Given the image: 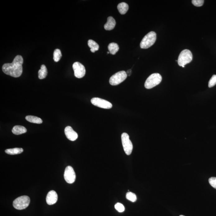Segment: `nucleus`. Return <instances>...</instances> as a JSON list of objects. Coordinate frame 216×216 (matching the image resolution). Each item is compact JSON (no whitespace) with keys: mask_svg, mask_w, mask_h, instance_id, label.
<instances>
[{"mask_svg":"<svg viewBox=\"0 0 216 216\" xmlns=\"http://www.w3.org/2000/svg\"><path fill=\"white\" fill-rule=\"evenodd\" d=\"M23 59L21 55L16 56L11 63H5L2 67V70L6 75L14 77H19L23 72Z\"/></svg>","mask_w":216,"mask_h":216,"instance_id":"obj_1","label":"nucleus"},{"mask_svg":"<svg viewBox=\"0 0 216 216\" xmlns=\"http://www.w3.org/2000/svg\"><path fill=\"white\" fill-rule=\"evenodd\" d=\"M157 39L155 32L151 31L145 36L140 43V47L143 49H147L154 44Z\"/></svg>","mask_w":216,"mask_h":216,"instance_id":"obj_2","label":"nucleus"},{"mask_svg":"<svg viewBox=\"0 0 216 216\" xmlns=\"http://www.w3.org/2000/svg\"><path fill=\"white\" fill-rule=\"evenodd\" d=\"M162 78L159 73H153L150 75L146 80L145 83V86L146 89L153 88L157 85L159 84L162 81Z\"/></svg>","mask_w":216,"mask_h":216,"instance_id":"obj_3","label":"nucleus"},{"mask_svg":"<svg viewBox=\"0 0 216 216\" xmlns=\"http://www.w3.org/2000/svg\"><path fill=\"white\" fill-rule=\"evenodd\" d=\"M193 59V55L190 50L185 49L182 51L179 55L177 60L179 66H185L190 63Z\"/></svg>","mask_w":216,"mask_h":216,"instance_id":"obj_4","label":"nucleus"},{"mask_svg":"<svg viewBox=\"0 0 216 216\" xmlns=\"http://www.w3.org/2000/svg\"><path fill=\"white\" fill-rule=\"evenodd\" d=\"M30 199L28 196H22L18 197L13 202V207L17 210H23L28 207Z\"/></svg>","mask_w":216,"mask_h":216,"instance_id":"obj_5","label":"nucleus"},{"mask_svg":"<svg viewBox=\"0 0 216 216\" xmlns=\"http://www.w3.org/2000/svg\"><path fill=\"white\" fill-rule=\"evenodd\" d=\"M127 76L125 71H121L113 75L109 79V83L111 85L116 86L122 83Z\"/></svg>","mask_w":216,"mask_h":216,"instance_id":"obj_6","label":"nucleus"},{"mask_svg":"<svg viewBox=\"0 0 216 216\" xmlns=\"http://www.w3.org/2000/svg\"><path fill=\"white\" fill-rule=\"evenodd\" d=\"M121 140L124 151L128 155L131 154L133 149V145L130 140L129 136L128 134L124 133L121 135Z\"/></svg>","mask_w":216,"mask_h":216,"instance_id":"obj_7","label":"nucleus"},{"mask_svg":"<svg viewBox=\"0 0 216 216\" xmlns=\"http://www.w3.org/2000/svg\"><path fill=\"white\" fill-rule=\"evenodd\" d=\"M65 181L69 184L74 183L76 180V174L73 168L69 166L65 168L64 175Z\"/></svg>","mask_w":216,"mask_h":216,"instance_id":"obj_8","label":"nucleus"},{"mask_svg":"<svg viewBox=\"0 0 216 216\" xmlns=\"http://www.w3.org/2000/svg\"><path fill=\"white\" fill-rule=\"evenodd\" d=\"M91 103L96 106L105 109H110L113 107L112 104L109 102L97 97L92 99Z\"/></svg>","mask_w":216,"mask_h":216,"instance_id":"obj_9","label":"nucleus"},{"mask_svg":"<svg viewBox=\"0 0 216 216\" xmlns=\"http://www.w3.org/2000/svg\"><path fill=\"white\" fill-rule=\"evenodd\" d=\"M75 77L80 79L84 76L86 74V70L85 67L79 62H74L72 65Z\"/></svg>","mask_w":216,"mask_h":216,"instance_id":"obj_10","label":"nucleus"},{"mask_svg":"<svg viewBox=\"0 0 216 216\" xmlns=\"http://www.w3.org/2000/svg\"><path fill=\"white\" fill-rule=\"evenodd\" d=\"M65 133L67 138L71 141H75L78 138L77 133L70 126H67L65 128Z\"/></svg>","mask_w":216,"mask_h":216,"instance_id":"obj_11","label":"nucleus"},{"mask_svg":"<svg viewBox=\"0 0 216 216\" xmlns=\"http://www.w3.org/2000/svg\"><path fill=\"white\" fill-rule=\"evenodd\" d=\"M58 200V195L56 192L51 191L47 194L46 201L48 205H53L57 203Z\"/></svg>","mask_w":216,"mask_h":216,"instance_id":"obj_12","label":"nucleus"},{"mask_svg":"<svg viewBox=\"0 0 216 216\" xmlns=\"http://www.w3.org/2000/svg\"><path fill=\"white\" fill-rule=\"evenodd\" d=\"M116 25L115 19L112 16H109L107 18V21L104 25V28L106 30H111L114 29Z\"/></svg>","mask_w":216,"mask_h":216,"instance_id":"obj_13","label":"nucleus"},{"mask_svg":"<svg viewBox=\"0 0 216 216\" xmlns=\"http://www.w3.org/2000/svg\"><path fill=\"white\" fill-rule=\"evenodd\" d=\"M12 131L14 134L19 135L26 133L27 132V130L24 126L16 125L12 128Z\"/></svg>","mask_w":216,"mask_h":216,"instance_id":"obj_14","label":"nucleus"},{"mask_svg":"<svg viewBox=\"0 0 216 216\" xmlns=\"http://www.w3.org/2000/svg\"><path fill=\"white\" fill-rule=\"evenodd\" d=\"M117 9L121 14L125 15L129 9V6L125 2H121L118 5Z\"/></svg>","mask_w":216,"mask_h":216,"instance_id":"obj_15","label":"nucleus"},{"mask_svg":"<svg viewBox=\"0 0 216 216\" xmlns=\"http://www.w3.org/2000/svg\"><path fill=\"white\" fill-rule=\"evenodd\" d=\"M25 119L26 121L31 123L36 124H41L43 122L42 120L38 117L34 116L28 115L26 117Z\"/></svg>","mask_w":216,"mask_h":216,"instance_id":"obj_16","label":"nucleus"},{"mask_svg":"<svg viewBox=\"0 0 216 216\" xmlns=\"http://www.w3.org/2000/svg\"><path fill=\"white\" fill-rule=\"evenodd\" d=\"M109 52L112 55H115L119 50L118 44L115 43H110L108 47Z\"/></svg>","mask_w":216,"mask_h":216,"instance_id":"obj_17","label":"nucleus"},{"mask_svg":"<svg viewBox=\"0 0 216 216\" xmlns=\"http://www.w3.org/2000/svg\"><path fill=\"white\" fill-rule=\"evenodd\" d=\"M88 45L90 48V51L93 53H95L99 49V45L95 41L93 40H89L88 41Z\"/></svg>","mask_w":216,"mask_h":216,"instance_id":"obj_18","label":"nucleus"},{"mask_svg":"<svg viewBox=\"0 0 216 216\" xmlns=\"http://www.w3.org/2000/svg\"><path fill=\"white\" fill-rule=\"evenodd\" d=\"M5 153L7 154H10V155H15L21 154L23 152V149L22 148H15L13 149H7L5 150Z\"/></svg>","mask_w":216,"mask_h":216,"instance_id":"obj_19","label":"nucleus"},{"mask_svg":"<svg viewBox=\"0 0 216 216\" xmlns=\"http://www.w3.org/2000/svg\"><path fill=\"white\" fill-rule=\"evenodd\" d=\"M47 73H48V71H47L46 67L44 65H42L41 68L38 72L39 79H44L46 77Z\"/></svg>","mask_w":216,"mask_h":216,"instance_id":"obj_20","label":"nucleus"},{"mask_svg":"<svg viewBox=\"0 0 216 216\" xmlns=\"http://www.w3.org/2000/svg\"><path fill=\"white\" fill-rule=\"evenodd\" d=\"M62 57V54L60 50L56 49L55 50L53 53V59L56 62H58L60 61Z\"/></svg>","mask_w":216,"mask_h":216,"instance_id":"obj_21","label":"nucleus"},{"mask_svg":"<svg viewBox=\"0 0 216 216\" xmlns=\"http://www.w3.org/2000/svg\"><path fill=\"white\" fill-rule=\"evenodd\" d=\"M126 197L127 200L132 202H136L137 200L136 195L131 192H128L126 193Z\"/></svg>","mask_w":216,"mask_h":216,"instance_id":"obj_22","label":"nucleus"},{"mask_svg":"<svg viewBox=\"0 0 216 216\" xmlns=\"http://www.w3.org/2000/svg\"><path fill=\"white\" fill-rule=\"evenodd\" d=\"M115 209L118 212L122 213L125 211V208L123 205L121 203H118L115 205Z\"/></svg>","mask_w":216,"mask_h":216,"instance_id":"obj_23","label":"nucleus"},{"mask_svg":"<svg viewBox=\"0 0 216 216\" xmlns=\"http://www.w3.org/2000/svg\"><path fill=\"white\" fill-rule=\"evenodd\" d=\"M216 85V75H213L209 83V87H213Z\"/></svg>","mask_w":216,"mask_h":216,"instance_id":"obj_24","label":"nucleus"},{"mask_svg":"<svg viewBox=\"0 0 216 216\" xmlns=\"http://www.w3.org/2000/svg\"><path fill=\"white\" fill-rule=\"evenodd\" d=\"M204 1L203 0H193L192 3L194 6L197 7L203 6L204 4Z\"/></svg>","mask_w":216,"mask_h":216,"instance_id":"obj_25","label":"nucleus"},{"mask_svg":"<svg viewBox=\"0 0 216 216\" xmlns=\"http://www.w3.org/2000/svg\"><path fill=\"white\" fill-rule=\"evenodd\" d=\"M209 182L210 185L214 189H216V177H213L210 178L209 179Z\"/></svg>","mask_w":216,"mask_h":216,"instance_id":"obj_26","label":"nucleus"},{"mask_svg":"<svg viewBox=\"0 0 216 216\" xmlns=\"http://www.w3.org/2000/svg\"><path fill=\"white\" fill-rule=\"evenodd\" d=\"M131 70H128L127 71V75H128V76H130L131 73Z\"/></svg>","mask_w":216,"mask_h":216,"instance_id":"obj_27","label":"nucleus"},{"mask_svg":"<svg viewBox=\"0 0 216 216\" xmlns=\"http://www.w3.org/2000/svg\"><path fill=\"white\" fill-rule=\"evenodd\" d=\"M107 53V54H109L110 53H109V52H108Z\"/></svg>","mask_w":216,"mask_h":216,"instance_id":"obj_28","label":"nucleus"},{"mask_svg":"<svg viewBox=\"0 0 216 216\" xmlns=\"http://www.w3.org/2000/svg\"><path fill=\"white\" fill-rule=\"evenodd\" d=\"M182 67L184 68V67H185V66H182Z\"/></svg>","mask_w":216,"mask_h":216,"instance_id":"obj_29","label":"nucleus"},{"mask_svg":"<svg viewBox=\"0 0 216 216\" xmlns=\"http://www.w3.org/2000/svg\"><path fill=\"white\" fill-rule=\"evenodd\" d=\"M180 216H183V215H180Z\"/></svg>","mask_w":216,"mask_h":216,"instance_id":"obj_30","label":"nucleus"}]
</instances>
